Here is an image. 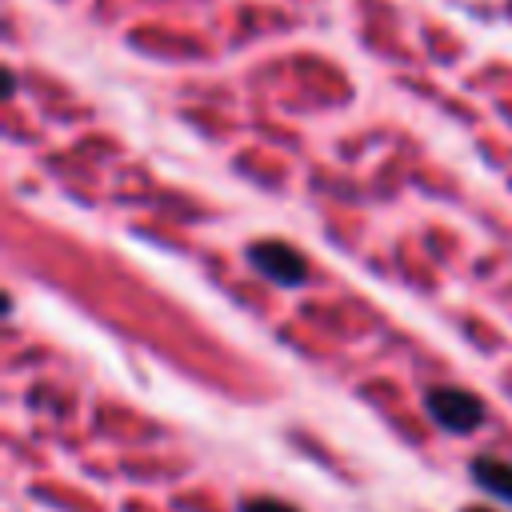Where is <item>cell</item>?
Segmentation results:
<instances>
[{"instance_id":"2","label":"cell","mask_w":512,"mask_h":512,"mask_svg":"<svg viewBox=\"0 0 512 512\" xmlns=\"http://www.w3.org/2000/svg\"><path fill=\"white\" fill-rule=\"evenodd\" d=\"M248 260H252V268L260 276H268V280H276L284 288H296V284L308 280V260L300 256V248H292L284 240H256L248 248Z\"/></svg>"},{"instance_id":"5","label":"cell","mask_w":512,"mask_h":512,"mask_svg":"<svg viewBox=\"0 0 512 512\" xmlns=\"http://www.w3.org/2000/svg\"><path fill=\"white\" fill-rule=\"evenodd\" d=\"M464 512H488V508H464Z\"/></svg>"},{"instance_id":"4","label":"cell","mask_w":512,"mask_h":512,"mask_svg":"<svg viewBox=\"0 0 512 512\" xmlns=\"http://www.w3.org/2000/svg\"><path fill=\"white\" fill-rule=\"evenodd\" d=\"M240 512H296V508L284 500H272V496H256V500H244Z\"/></svg>"},{"instance_id":"1","label":"cell","mask_w":512,"mask_h":512,"mask_svg":"<svg viewBox=\"0 0 512 512\" xmlns=\"http://www.w3.org/2000/svg\"><path fill=\"white\" fill-rule=\"evenodd\" d=\"M424 408H428V416L440 428L460 432V436L472 432V428H480V420H484V400L472 396V392H464V388H432L424 396Z\"/></svg>"},{"instance_id":"3","label":"cell","mask_w":512,"mask_h":512,"mask_svg":"<svg viewBox=\"0 0 512 512\" xmlns=\"http://www.w3.org/2000/svg\"><path fill=\"white\" fill-rule=\"evenodd\" d=\"M468 472H472V480H476L484 492H492V496H500V500H512V464H508V460L476 456V460L468 464Z\"/></svg>"}]
</instances>
